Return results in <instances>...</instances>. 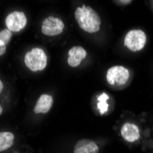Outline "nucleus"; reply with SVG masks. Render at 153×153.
Masks as SVG:
<instances>
[{"mask_svg": "<svg viewBox=\"0 0 153 153\" xmlns=\"http://www.w3.org/2000/svg\"><path fill=\"white\" fill-rule=\"evenodd\" d=\"M117 1L122 5H128L132 2V0H117Z\"/></svg>", "mask_w": 153, "mask_h": 153, "instance_id": "2eb2a0df", "label": "nucleus"}, {"mask_svg": "<svg viewBox=\"0 0 153 153\" xmlns=\"http://www.w3.org/2000/svg\"><path fill=\"white\" fill-rule=\"evenodd\" d=\"M53 105V97L51 94H41L34 106V113L36 114H46L51 109Z\"/></svg>", "mask_w": 153, "mask_h": 153, "instance_id": "9d476101", "label": "nucleus"}, {"mask_svg": "<svg viewBox=\"0 0 153 153\" xmlns=\"http://www.w3.org/2000/svg\"><path fill=\"white\" fill-rule=\"evenodd\" d=\"M74 153H99V147L94 140L82 138L74 145Z\"/></svg>", "mask_w": 153, "mask_h": 153, "instance_id": "1a4fd4ad", "label": "nucleus"}, {"mask_svg": "<svg viewBox=\"0 0 153 153\" xmlns=\"http://www.w3.org/2000/svg\"><path fill=\"white\" fill-rule=\"evenodd\" d=\"M11 38H12V31H10L8 29H5L0 31V40H2L6 45H7L10 42Z\"/></svg>", "mask_w": 153, "mask_h": 153, "instance_id": "ddd939ff", "label": "nucleus"}, {"mask_svg": "<svg viewBox=\"0 0 153 153\" xmlns=\"http://www.w3.org/2000/svg\"><path fill=\"white\" fill-rule=\"evenodd\" d=\"M24 62L27 68L31 72L43 71L48 62L46 52L40 48H33L26 53Z\"/></svg>", "mask_w": 153, "mask_h": 153, "instance_id": "f03ea898", "label": "nucleus"}, {"mask_svg": "<svg viewBox=\"0 0 153 153\" xmlns=\"http://www.w3.org/2000/svg\"><path fill=\"white\" fill-rule=\"evenodd\" d=\"M6 51H7V45L2 40H0V56L4 55L6 53Z\"/></svg>", "mask_w": 153, "mask_h": 153, "instance_id": "4468645a", "label": "nucleus"}, {"mask_svg": "<svg viewBox=\"0 0 153 153\" xmlns=\"http://www.w3.org/2000/svg\"><path fill=\"white\" fill-rule=\"evenodd\" d=\"M87 56V51L82 46H74L68 51L67 62L73 68L78 67L82 60H85Z\"/></svg>", "mask_w": 153, "mask_h": 153, "instance_id": "0eeeda50", "label": "nucleus"}, {"mask_svg": "<svg viewBox=\"0 0 153 153\" xmlns=\"http://www.w3.org/2000/svg\"><path fill=\"white\" fill-rule=\"evenodd\" d=\"M147 43V35L141 30H129L124 39V45L129 51L137 52L143 50Z\"/></svg>", "mask_w": 153, "mask_h": 153, "instance_id": "7ed1b4c3", "label": "nucleus"}, {"mask_svg": "<svg viewBox=\"0 0 153 153\" xmlns=\"http://www.w3.org/2000/svg\"><path fill=\"white\" fill-rule=\"evenodd\" d=\"M65 29L64 22L57 18V17H48L46 18L42 23H41V32L43 35L48 37H54L58 36L62 33V31Z\"/></svg>", "mask_w": 153, "mask_h": 153, "instance_id": "39448f33", "label": "nucleus"}, {"mask_svg": "<svg viewBox=\"0 0 153 153\" xmlns=\"http://www.w3.org/2000/svg\"><path fill=\"white\" fill-rule=\"evenodd\" d=\"M2 113H3V107L1 106V105H0V116H1Z\"/></svg>", "mask_w": 153, "mask_h": 153, "instance_id": "f3484780", "label": "nucleus"}, {"mask_svg": "<svg viewBox=\"0 0 153 153\" xmlns=\"http://www.w3.org/2000/svg\"><path fill=\"white\" fill-rule=\"evenodd\" d=\"M109 99V96L105 93H102L98 97V102H97V108H98L101 115H104L108 110V104L107 101Z\"/></svg>", "mask_w": 153, "mask_h": 153, "instance_id": "f8f14e48", "label": "nucleus"}, {"mask_svg": "<svg viewBox=\"0 0 153 153\" xmlns=\"http://www.w3.org/2000/svg\"><path fill=\"white\" fill-rule=\"evenodd\" d=\"M74 18L81 29L87 33H96L100 30L101 18L94 8L82 5L78 7L74 12Z\"/></svg>", "mask_w": 153, "mask_h": 153, "instance_id": "f257e3e1", "label": "nucleus"}, {"mask_svg": "<svg viewBox=\"0 0 153 153\" xmlns=\"http://www.w3.org/2000/svg\"><path fill=\"white\" fill-rule=\"evenodd\" d=\"M3 88H4L3 82H2L1 79H0V94H1V92H2V90H3Z\"/></svg>", "mask_w": 153, "mask_h": 153, "instance_id": "dca6fc26", "label": "nucleus"}, {"mask_svg": "<svg viewBox=\"0 0 153 153\" xmlns=\"http://www.w3.org/2000/svg\"><path fill=\"white\" fill-rule=\"evenodd\" d=\"M129 77L130 73L128 69L121 65L110 67L106 72V81L112 86H121L126 85L129 80Z\"/></svg>", "mask_w": 153, "mask_h": 153, "instance_id": "20e7f679", "label": "nucleus"}, {"mask_svg": "<svg viewBox=\"0 0 153 153\" xmlns=\"http://www.w3.org/2000/svg\"><path fill=\"white\" fill-rule=\"evenodd\" d=\"M121 136L127 142L133 143L140 140V130L136 124L127 122L121 128Z\"/></svg>", "mask_w": 153, "mask_h": 153, "instance_id": "6e6552de", "label": "nucleus"}, {"mask_svg": "<svg viewBox=\"0 0 153 153\" xmlns=\"http://www.w3.org/2000/svg\"><path fill=\"white\" fill-rule=\"evenodd\" d=\"M15 140V136L8 131L0 132V152L5 151L12 147Z\"/></svg>", "mask_w": 153, "mask_h": 153, "instance_id": "9b49d317", "label": "nucleus"}, {"mask_svg": "<svg viewBox=\"0 0 153 153\" xmlns=\"http://www.w3.org/2000/svg\"><path fill=\"white\" fill-rule=\"evenodd\" d=\"M7 29L12 32H19L27 26V19L22 11H13L9 13L5 19Z\"/></svg>", "mask_w": 153, "mask_h": 153, "instance_id": "423d86ee", "label": "nucleus"}]
</instances>
